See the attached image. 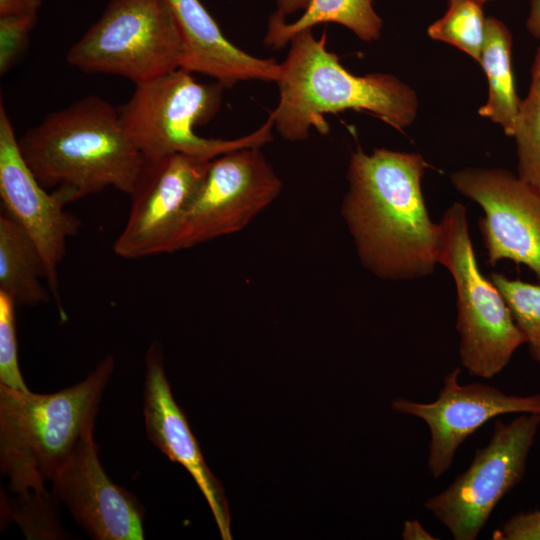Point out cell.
Returning a JSON list of instances; mask_svg holds the SVG:
<instances>
[{
  "label": "cell",
  "instance_id": "7",
  "mask_svg": "<svg viewBox=\"0 0 540 540\" xmlns=\"http://www.w3.org/2000/svg\"><path fill=\"white\" fill-rule=\"evenodd\" d=\"M185 42L167 0H110L67 51V63L134 84L182 68Z\"/></svg>",
  "mask_w": 540,
  "mask_h": 540
},
{
  "label": "cell",
  "instance_id": "30",
  "mask_svg": "<svg viewBox=\"0 0 540 540\" xmlns=\"http://www.w3.org/2000/svg\"><path fill=\"white\" fill-rule=\"evenodd\" d=\"M538 540H540V509L533 510Z\"/></svg>",
  "mask_w": 540,
  "mask_h": 540
},
{
  "label": "cell",
  "instance_id": "18",
  "mask_svg": "<svg viewBox=\"0 0 540 540\" xmlns=\"http://www.w3.org/2000/svg\"><path fill=\"white\" fill-rule=\"evenodd\" d=\"M479 63L488 80V98L478 113L499 124L506 135L513 136L521 100L514 85L512 35L495 17L486 18Z\"/></svg>",
  "mask_w": 540,
  "mask_h": 540
},
{
  "label": "cell",
  "instance_id": "25",
  "mask_svg": "<svg viewBox=\"0 0 540 540\" xmlns=\"http://www.w3.org/2000/svg\"><path fill=\"white\" fill-rule=\"evenodd\" d=\"M37 14L18 13L0 16V75L8 73L26 51Z\"/></svg>",
  "mask_w": 540,
  "mask_h": 540
},
{
  "label": "cell",
  "instance_id": "1",
  "mask_svg": "<svg viewBox=\"0 0 540 540\" xmlns=\"http://www.w3.org/2000/svg\"><path fill=\"white\" fill-rule=\"evenodd\" d=\"M426 167L416 153L351 154L341 215L361 264L381 279L424 278L439 263L441 226L431 220L421 188Z\"/></svg>",
  "mask_w": 540,
  "mask_h": 540
},
{
  "label": "cell",
  "instance_id": "12",
  "mask_svg": "<svg viewBox=\"0 0 540 540\" xmlns=\"http://www.w3.org/2000/svg\"><path fill=\"white\" fill-rule=\"evenodd\" d=\"M0 198L9 213L38 247L47 271V285L59 302L58 267L66 253L67 240L81 227L79 218L65 211L71 202L59 190L49 191L36 179L18 146V138L3 102L0 103Z\"/></svg>",
  "mask_w": 540,
  "mask_h": 540
},
{
  "label": "cell",
  "instance_id": "21",
  "mask_svg": "<svg viewBox=\"0 0 540 540\" xmlns=\"http://www.w3.org/2000/svg\"><path fill=\"white\" fill-rule=\"evenodd\" d=\"M517 176L540 195V44L531 67V82L521 100L513 136Z\"/></svg>",
  "mask_w": 540,
  "mask_h": 540
},
{
  "label": "cell",
  "instance_id": "22",
  "mask_svg": "<svg viewBox=\"0 0 540 540\" xmlns=\"http://www.w3.org/2000/svg\"><path fill=\"white\" fill-rule=\"evenodd\" d=\"M482 6L476 0H449L445 14L429 26V36L457 47L479 62L486 24Z\"/></svg>",
  "mask_w": 540,
  "mask_h": 540
},
{
  "label": "cell",
  "instance_id": "6",
  "mask_svg": "<svg viewBox=\"0 0 540 540\" xmlns=\"http://www.w3.org/2000/svg\"><path fill=\"white\" fill-rule=\"evenodd\" d=\"M439 223L438 262L448 269L456 287L461 364L470 375L490 379L508 365L525 337L498 288L478 267L466 208L453 203Z\"/></svg>",
  "mask_w": 540,
  "mask_h": 540
},
{
  "label": "cell",
  "instance_id": "16",
  "mask_svg": "<svg viewBox=\"0 0 540 540\" xmlns=\"http://www.w3.org/2000/svg\"><path fill=\"white\" fill-rule=\"evenodd\" d=\"M182 33L186 60L182 69L214 78L224 87L240 81L276 82L280 63L258 58L230 42L200 0H167Z\"/></svg>",
  "mask_w": 540,
  "mask_h": 540
},
{
  "label": "cell",
  "instance_id": "10",
  "mask_svg": "<svg viewBox=\"0 0 540 540\" xmlns=\"http://www.w3.org/2000/svg\"><path fill=\"white\" fill-rule=\"evenodd\" d=\"M210 161L183 154L145 160L130 194L127 222L113 244L115 254L138 259L171 253L173 240Z\"/></svg>",
  "mask_w": 540,
  "mask_h": 540
},
{
  "label": "cell",
  "instance_id": "9",
  "mask_svg": "<svg viewBox=\"0 0 540 540\" xmlns=\"http://www.w3.org/2000/svg\"><path fill=\"white\" fill-rule=\"evenodd\" d=\"M282 182L260 147L210 161L173 240L171 253L245 228L280 194Z\"/></svg>",
  "mask_w": 540,
  "mask_h": 540
},
{
  "label": "cell",
  "instance_id": "15",
  "mask_svg": "<svg viewBox=\"0 0 540 540\" xmlns=\"http://www.w3.org/2000/svg\"><path fill=\"white\" fill-rule=\"evenodd\" d=\"M143 412L149 441L188 471L210 507L221 538L231 540L224 490L208 468L186 415L173 398L158 342L150 344L145 357Z\"/></svg>",
  "mask_w": 540,
  "mask_h": 540
},
{
  "label": "cell",
  "instance_id": "20",
  "mask_svg": "<svg viewBox=\"0 0 540 540\" xmlns=\"http://www.w3.org/2000/svg\"><path fill=\"white\" fill-rule=\"evenodd\" d=\"M1 495L2 522H15L27 539H67L61 524L59 500L46 489Z\"/></svg>",
  "mask_w": 540,
  "mask_h": 540
},
{
  "label": "cell",
  "instance_id": "4",
  "mask_svg": "<svg viewBox=\"0 0 540 540\" xmlns=\"http://www.w3.org/2000/svg\"><path fill=\"white\" fill-rule=\"evenodd\" d=\"M113 370L109 355L83 381L52 394L0 384V468L11 493L46 489L80 439L93 433Z\"/></svg>",
  "mask_w": 540,
  "mask_h": 540
},
{
  "label": "cell",
  "instance_id": "11",
  "mask_svg": "<svg viewBox=\"0 0 540 540\" xmlns=\"http://www.w3.org/2000/svg\"><path fill=\"white\" fill-rule=\"evenodd\" d=\"M450 179L484 211L479 227L488 263L509 259L540 277V195L504 169L465 168Z\"/></svg>",
  "mask_w": 540,
  "mask_h": 540
},
{
  "label": "cell",
  "instance_id": "26",
  "mask_svg": "<svg viewBox=\"0 0 540 540\" xmlns=\"http://www.w3.org/2000/svg\"><path fill=\"white\" fill-rule=\"evenodd\" d=\"M41 0H0V16L18 13L38 14Z\"/></svg>",
  "mask_w": 540,
  "mask_h": 540
},
{
  "label": "cell",
  "instance_id": "3",
  "mask_svg": "<svg viewBox=\"0 0 540 540\" xmlns=\"http://www.w3.org/2000/svg\"><path fill=\"white\" fill-rule=\"evenodd\" d=\"M276 83L279 102L270 117L279 135L291 142L307 140L312 128L326 134L324 115L329 113L365 110L399 131L417 115L411 87L390 74H351L327 49L326 31L318 39L309 28L292 37Z\"/></svg>",
  "mask_w": 540,
  "mask_h": 540
},
{
  "label": "cell",
  "instance_id": "8",
  "mask_svg": "<svg viewBox=\"0 0 540 540\" xmlns=\"http://www.w3.org/2000/svg\"><path fill=\"white\" fill-rule=\"evenodd\" d=\"M540 426V414L497 420L489 443L478 448L469 467L424 508L455 540H475L497 504L521 480Z\"/></svg>",
  "mask_w": 540,
  "mask_h": 540
},
{
  "label": "cell",
  "instance_id": "24",
  "mask_svg": "<svg viewBox=\"0 0 540 540\" xmlns=\"http://www.w3.org/2000/svg\"><path fill=\"white\" fill-rule=\"evenodd\" d=\"M11 297L0 291V384L29 390L18 363L15 307Z\"/></svg>",
  "mask_w": 540,
  "mask_h": 540
},
{
  "label": "cell",
  "instance_id": "31",
  "mask_svg": "<svg viewBox=\"0 0 540 540\" xmlns=\"http://www.w3.org/2000/svg\"><path fill=\"white\" fill-rule=\"evenodd\" d=\"M476 1H478V2H480V3H482V4H484L485 2L490 1V0H476Z\"/></svg>",
  "mask_w": 540,
  "mask_h": 540
},
{
  "label": "cell",
  "instance_id": "13",
  "mask_svg": "<svg viewBox=\"0 0 540 540\" xmlns=\"http://www.w3.org/2000/svg\"><path fill=\"white\" fill-rule=\"evenodd\" d=\"M461 369L443 380L437 399L420 403L397 398L394 411L422 419L429 428L428 469L439 478L451 467L458 448L491 419L504 414H540V394L509 395L482 383H459Z\"/></svg>",
  "mask_w": 540,
  "mask_h": 540
},
{
  "label": "cell",
  "instance_id": "19",
  "mask_svg": "<svg viewBox=\"0 0 540 540\" xmlns=\"http://www.w3.org/2000/svg\"><path fill=\"white\" fill-rule=\"evenodd\" d=\"M374 0H310L303 14L293 23L276 11L270 16L264 44L280 49L304 29L321 23H337L363 41L372 42L381 35L383 21L374 9Z\"/></svg>",
  "mask_w": 540,
  "mask_h": 540
},
{
  "label": "cell",
  "instance_id": "5",
  "mask_svg": "<svg viewBox=\"0 0 540 540\" xmlns=\"http://www.w3.org/2000/svg\"><path fill=\"white\" fill-rule=\"evenodd\" d=\"M179 68L135 84L131 97L118 109L121 126L145 160L183 154L204 160L246 147H262L272 140L273 120L236 139H210L195 127L219 111L224 86L199 83Z\"/></svg>",
  "mask_w": 540,
  "mask_h": 540
},
{
  "label": "cell",
  "instance_id": "29",
  "mask_svg": "<svg viewBox=\"0 0 540 540\" xmlns=\"http://www.w3.org/2000/svg\"><path fill=\"white\" fill-rule=\"evenodd\" d=\"M310 0H276L277 13L286 17L298 10H305Z\"/></svg>",
  "mask_w": 540,
  "mask_h": 540
},
{
  "label": "cell",
  "instance_id": "14",
  "mask_svg": "<svg viewBox=\"0 0 540 540\" xmlns=\"http://www.w3.org/2000/svg\"><path fill=\"white\" fill-rule=\"evenodd\" d=\"M51 483L52 493L92 539L144 538V507L109 478L99 461L93 433L80 439Z\"/></svg>",
  "mask_w": 540,
  "mask_h": 540
},
{
  "label": "cell",
  "instance_id": "23",
  "mask_svg": "<svg viewBox=\"0 0 540 540\" xmlns=\"http://www.w3.org/2000/svg\"><path fill=\"white\" fill-rule=\"evenodd\" d=\"M491 281L508 305L525 337L532 359L540 364V285L492 273Z\"/></svg>",
  "mask_w": 540,
  "mask_h": 540
},
{
  "label": "cell",
  "instance_id": "27",
  "mask_svg": "<svg viewBox=\"0 0 540 540\" xmlns=\"http://www.w3.org/2000/svg\"><path fill=\"white\" fill-rule=\"evenodd\" d=\"M402 537L405 540L437 539L431 533H429L417 519L406 520L404 522Z\"/></svg>",
  "mask_w": 540,
  "mask_h": 540
},
{
  "label": "cell",
  "instance_id": "28",
  "mask_svg": "<svg viewBox=\"0 0 540 540\" xmlns=\"http://www.w3.org/2000/svg\"><path fill=\"white\" fill-rule=\"evenodd\" d=\"M526 29L534 38L540 40V0L530 1Z\"/></svg>",
  "mask_w": 540,
  "mask_h": 540
},
{
  "label": "cell",
  "instance_id": "2",
  "mask_svg": "<svg viewBox=\"0 0 540 540\" xmlns=\"http://www.w3.org/2000/svg\"><path fill=\"white\" fill-rule=\"evenodd\" d=\"M18 146L38 182L71 202L108 187L130 195L145 162L125 134L118 109L98 96L46 115L18 138Z\"/></svg>",
  "mask_w": 540,
  "mask_h": 540
},
{
  "label": "cell",
  "instance_id": "17",
  "mask_svg": "<svg viewBox=\"0 0 540 540\" xmlns=\"http://www.w3.org/2000/svg\"><path fill=\"white\" fill-rule=\"evenodd\" d=\"M47 271L43 257L24 228L6 211L0 213V291L16 305L47 303L43 285Z\"/></svg>",
  "mask_w": 540,
  "mask_h": 540
}]
</instances>
